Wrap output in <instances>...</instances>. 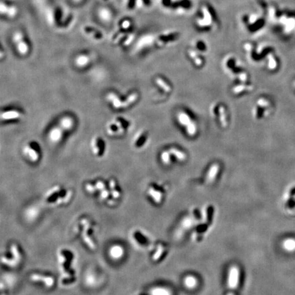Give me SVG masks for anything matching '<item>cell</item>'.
Masks as SVG:
<instances>
[{
  "label": "cell",
  "instance_id": "6da1fadb",
  "mask_svg": "<svg viewBox=\"0 0 295 295\" xmlns=\"http://www.w3.org/2000/svg\"><path fill=\"white\" fill-rule=\"evenodd\" d=\"M217 23V17L214 8L207 4L202 5L195 19L196 27L201 29H208L212 28Z\"/></svg>",
  "mask_w": 295,
  "mask_h": 295
},
{
  "label": "cell",
  "instance_id": "7a4b0ae2",
  "mask_svg": "<svg viewBox=\"0 0 295 295\" xmlns=\"http://www.w3.org/2000/svg\"><path fill=\"white\" fill-rule=\"evenodd\" d=\"M138 97L137 92L130 93L126 97H122L116 92H110L106 96V99L115 109H122L132 105L138 101Z\"/></svg>",
  "mask_w": 295,
  "mask_h": 295
},
{
  "label": "cell",
  "instance_id": "3957f363",
  "mask_svg": "<svg viewBox=\"0 0 295 295\" xmlns=\"http://www.w3.org/2000/svg\"><path fill=\"white\" fill-rule=\"evenodd\" d=\"M41 148L36 142H28L23 148V154L32 163L38 162L41 158Z\"/></svg>",
  "mask_w": 295,
  "mask_h": 295
},
{
  "label": "cell",
  "instance_id": "277c9868",
  "mask_svg": "<svg viewBox=\"0 0 295 295\" xmlns=\"http://www.w3.org/2000/svg\"><path fill=\"white\" fill-rule=\"evenodd\" d=\"M161 2L163 6L179 13L189 10L192 6L190 0H161Z\"/></svg>",
  "mask_w": 295,
  "mask_h": 295
},
{
  "label": "cell",
  "instance_id": "5b68a950",
  "mask_svg": "<svg viewBox=\"0 0 295 295\" xmlns=\"http://www.w3.org/2000/svg\"><path fill=\"white\" fill-rule=\"evenodd\" d=\"M90 148L92 154L96 157H102L105 153V141L100 136H95L90 142Z\"/></svg>",
  "mask_w": 295,
  "mask_h": 295
},
{
  "label": "cell",
  "instance_id": "8992f818",
  "mask_svg": "<svg viewBox=\"0 0 295 295\" xmlns=\"http://www.w3.org/2000/svg\"><path fill=\"white\" fill-rule=\"evenodd\" d=\"M13 41L16 47V50L21 56H26L29 53V46L27 42L24 39L23 36L19 32L14 34Z\"/></svg>",
  "mask_w": 295,
  "mask_h": 295
},
{
  "label": "cell",
  "instance_id": "52a82bcc",
  "mask_svg": "<svg viewBox=\"0 0 295 295\" xmlns=\"http://www.w3.org/2000/svg\"><path fill=\"white\" fill-rule=\"evenodd\" d=\"M243 21L245 26L251 31L256 30L257 27H260L263 22L260 18L255 14H245L243 18Z\"/></svg>",
  "mask_w": 295,
  "mask_h": 295
},
{
  "label": "cell",
  "instance_id": "ba28073f",
  "mask_svg": "<svg viewBox=\"0 0 295 295\" xmlns=\"http://www.w3.org/2000/svg\"><path fill=\"white\" fill-rule=\"evenodd\" d=\"M64 132L59 125L52 127L48 133L49 140L53 144H58L62 140Z\"/></svg>",
  "mask_w": 295,
  "mask_h": 295
},
{
  "label": "cell",
  "instance_id": "9c48e42d",
  "mask_svg": "<svg viewBox=\"0 0 295 295\" xmlns=\"http://www.w3.org/2000/svg\"><path fill=\"white\" fill-rule=\"evenodd\" d=\"M23 117V114L21 111L16 109H9L3 110L1 114V119L4 121L18 120Z\"/></svg>",
  "mask_w": 295,
  "mask_h": 295
},
{
  "label": "cell",
  "instance_id": "30bf717a",
  "mask_svg": "<svg viewBox=\"0 0 295 295\" xmlns=\"http://www.w3.org/2000/svg\"><path fill=\"white\" fill-rule=\"evenodd\" d=\"M58 125L64 130L69 132L74 129L75 125V120L71 115H65L60 118Z\"/></svg>",
  "mask_w": 295,
  "mask_h": 295
},
{
  "label": "cell",
  "instance_id": "8fae6325",
  "mask_svg": "<svg viewBox=\"0 0 295 295\" xmlns=\"http://www.w3.org/2000/svg\"><path fill=\"white\" fill-rule=\"evenodd\" d=\"M106 130L108 135L111 136H120L124 134L122 132L118 124L115 122V121L112 119L107 123L106 126Z\"/></svg>",
  "mask_w": 295,
  "mask_h": 295
},
{
  "label": "cell",
  "instance_id": "7c38bea8",
  "mask_svg": "<svg viewBox=\"0 0 295 295\" xmlns=\"http://www.w3.org/2000/svg\"><path fill=\"white\" fill-rule=\"evenodd\" d=\"M90 57L87 54H80L75 57V63L76 66L79 68H85L89 65Z\"/></svg>",
  "mask_w": 295,
  "mask_h": 295
},
{
  "label": "cell",
  "instance_id": "4fadbf2b",
  "mask_svg": "<svg viewBox=\"0 0 295 295\" xmlns=\"http://www.w3.org/2000/svg\"><path fill=\"white\" fill-rule=\"evenodd\" d=\"M239 281V270L236 267L230 270L229 274V279H228V284L229 286L232 288H235L238 285Z\"/></svg>",
  "mask_w": 295,
  "mask_h": 295
},
{
  "label": "cell",
  "instance_id": "5bb4252c",
  "mask_svg": "<svg viewBox=\"0 0 295 295\" xmlns=\"http://www.w3.org/2000/svg\"><path fill=\"white\" fill-rule=\"evenodd\" d=\"M146 135L144 132L139 131L136 134L133 139V146L135 148H139L144 144L146 141Z\"/></svg>",
  "mask_w": 295,
  "mask_h": 295
},
{
  "label": "cell",
  "instance_id": "9a60e30c",
  "mask_svg": "<svg viewBox=\"0 0 295 295\" xmlns=\"http://www.w3.org/2000/svg\"><path fill=\"white\" fill-rule=\"evenodd\" d=\"M99 16L100 18L105 21H110L111 18V14L110 13V10L105 8H103L101 10H99Z\"/></svg>",
  "mask_w": 295,
  "mask_h": 295
},
{
  "label": "cell",
  "instance_id": "2e32d148",
  "mask_svg": "<svg viewBox=\"0 0 295 295\" xmlns=\"http://www.w3.org/2000/svg\"><path fill=\"white\" fill-rule=\"evenodd\" d=\"M219 169V165L217 164H214L211 166V169L209 170L208 174V181H212V180H214L215 178L217 176V174L218 172Z\"/></svg>",
  "mask_w": 295,
  "mask_h": 295
},
{
  "label": "cell",
  "instance_id": "e0dca14e",
  "mask_svg": "<svg viewBox=\"0 0 295 295\" xmlns=\"http://www.w3.org/2000/svg\"><path fill=\"white\" fill-rule=\"evenodd\" d=\"M178 118L179 122H180L181 124H182V125L188 126V124H190L191 123L189 116H188L187 114L183 113V112L179 114Z\"/></svg>",
  "mask_w": 295,
  "mask_h": 295
},
{
  "label": "cell",
  "instance_id": "ac0fdd59",
  "mask_svg": "<svg viewBox=\"0 0 295 295\" xmlns=\"http://www.w3.org/2000/svg\"><path fill=\"white\" fill-rule=\"evenodd\" d=\"M169 153H172L174 155V156H176V157L177 158V159L178 160H180V161H184L186 159V157L187 156L185 155L182 152L180 151V150H178V149H176V148H171V149H169Z\"/></svg>",
  "mask_w": 295,
  "mask_h": 295
},
{
  "label": "cell",
  "instance_id": "d6986e66",
  "mask_svg": "<svg viewBox=\"0 0 295 295\" xmlns=\"http://www.w3.org/2000/svg\"><path fill=\"white\" fill-rule=\"evenodd\" d=\"M155 81H156V83L158 85V86H159L161 88H162V89L165 90L166 92H169L170 91H171V87H170L161 78L157 77L156 79V80H155Z\"/></svg>",
  "mask_w": 295,
  "mask_h": 295
},
{
  "label": "cell",
  "instance_id": "ffe728a7",
  "mask_svg": "<svg viewBox=\"0 0 295 295\" xmlns=\"http://www.w3.org/2000/svg\"><path fill=\"white\" fill-rule=\"evenodd\" d=\"M196 279L192 276H188L184 279V284L187 287L193 288L196 285Z\"/></svg>",
  "mask_w": 295,
  "mask_h": 295
},
{
  "label": "cell",
  "instance_id": "44dd1931",
  "mask_svg": "<svg viewBox=\"0 0 295 295\" xmlns=\"http://www.w3.org/2000/svg\"><path fill=\"white\" fill-rule=\"evenodd\" d=\"M219 113H220V122L223 127H226L227 126V120H226V110L223 106H221L219 108Z\"/></svg>",
  "mask_w": 295,
  "mask_h": 295
},
{
  "label": "cell",
  "instance_id": "7402d4cb",
  "mask_svg": "<svg viewBox=\"0 0 295 295\" xmlns=\"http://www.w3.org/2000/svg\"><path fill=\"white\" fill-rule=\"evenodd\" d=\"M154 295H169V292L164 288H156L153 291Z\"/></svg>",
  "mask_w": 295,
  "mask_h": 295
},
{
  "label": "cell",
  "instance_id": "603a6c76",
  "mask_svg": "<svg viewBox=\"0 0 295 295\" xmlns=\"http://www.w3.org/2000/svg\"><path fill=\"white\" fill-rule=\"evenodd\" d=\"M161 159H162L163 163H165L166 164L169 163V151L163 152L162 154H161Z\"/></svg>",
  "mask_w": 295,
  "mask_h": 295
},
{
  "label": "cell",
  "instance_id": "cb8c5ba5",
  "mask_svg": "<svg viewBox=\"0 0 295 295\" xmlns=\"http://www.w3.org/2000/svg\"><path fill=\"white\" fill-rule=\"evenodd\" d=\"M196 127L193 123L191 122L187 126V132L190 135H193L196 133Z\"/></svg>",
  "mask_w": 295,
  "mask_h": 295
},
{
  "label": "cell",
  "instance_id": "d4e9b609",
  "mask_svg": "<svg viewBox=\"0 0 295 295\" xmlns=\"http://www.w3.org/2000/svg\"><path fill=\"white\" fill-rule=\"evenodd\" d=\"M247 88L246 86H237L235 88H234V92H236V93H238L239 92H241V91L243 90H247Z\"/></svg>",
  "mask_w": 295,
  "mask_h": 295
},
{
  "label": "cell",
  "instance_id": "484cf974",
  "mask_svg": "<svg viewBox=\"0 0 295 295\" xmlns=\"http://www.w3.org/2000/svg\"><path fill=\"white\" fill-rule=\"evenodd\" d=\"M294 245L295 243L293 241H288L285 243V247H286L288 249H292L294 247Z\"/></svg>",
  "mask_w": 295,
  "mask_h": 295
},
{
  "label": "cell",
  "instance_id": "4316f807",
  "mask_svg": "<svg viewBox=\"0 0 295 295\" xmlns=\"http://www.w3.org/2000/svg\"><path fill=\"white\" fill-rule=\"evenodd\" d=\"M258 105H260V106H267L268 104V102H267L265 99H260L259 101H258Z\"/></svg>",
  "mask_w": 295,
  "mask_h": 295
},
{
  "label": "cell",
  "instance_id": "83f0119b",
  "mask_svg": "<svg viewBox=\"0 0 295 295\" xmlns=\"http://www.w3.org/2000/svg\"><path fill=\"white\" fill-rule=\"evenodd\" d=\"M240 77H239V79H240V80L242 81H245L246 80H247V74H245V73H242L239 75Z\"/></svg>",
  "mask_w": 295,
  "mask_h": 295
}]
</instances>
